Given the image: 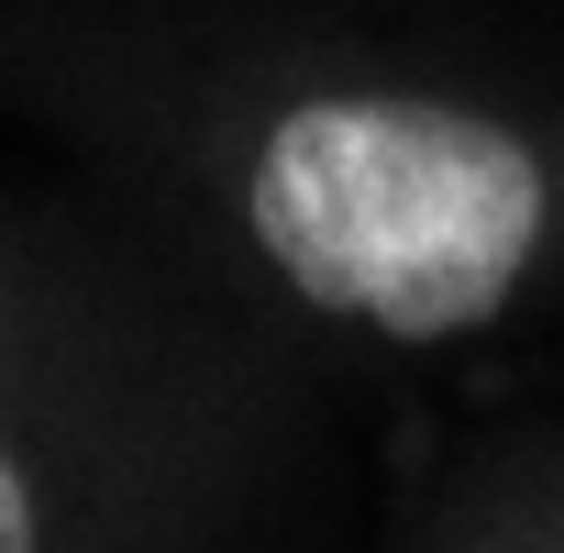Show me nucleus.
Segmentation results:
<instances>
[{"label":"nucleus","instance_id":"nucleus-1","mask_svg":"<svg viewBox=\"0 0 564 553\" xmlns=\"http://www.w3.org/2000/svg\"><path fill=\"white\" fill-rule=\"evenodd\" d=\"M243 210L300 300L443 344L520 289L542 243V166L454 100H311L254 144Z\"/></svg>","mask_w":564,"mask_h":553},{"label":"nucleus","instance_id":"nucleus-2","mask_svg":"<svg viewBox=\"0 0 564 553\" xmlns=\"http://www.w3.org/2000/svg\"><path fill=\"white\" fill-rule=\"evenodd\" d=\"M0 553H34V498H23L12 454H0Z\"/></svg>","mask_w":564,"mask_h":553}]
</instances>
